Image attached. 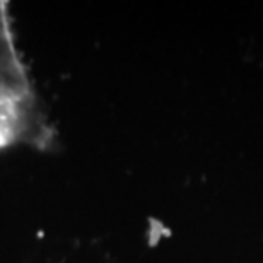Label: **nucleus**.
<instances>
[{"mask_svg": "<svg viewBox=\"0 0 263 263\" xmlns=\"http://www.w3.org/2000/svg\"><path fill=\"white\" fill-rule=\"evenodd\" d=\"M34 89L15 43L9 2L0 0V99Z\"/></svg>", "mask_w": 263, "mask_h": 263, "instance_id": "f257e3e1", "label": "nucleus"}]
</instances>
